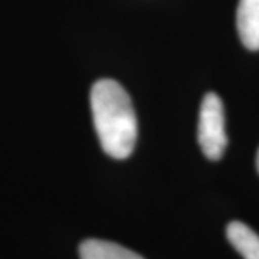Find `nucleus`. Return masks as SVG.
I'll return each instance as SVG.
<instances>
[{
	"instance_id": "1",
	"label": "nucleus",
	"mask_w": 259,
	"mask_h": 259,
	"mask_svg": "<svg viewBox=\"0 0 259 259\" xmlns=\"http://www.w3.org/2000/svg\"><path fill=\"white\" fill-rule=\"evenodd\" d=\"M91 110L102 150L122 160L137 141V118L127 91L114 79H100L91 90Z\"/></svg>"
},
{
	"instance_id": "6",
	"label": "nucleus",
	"mask_w": 259,
	"mask_h": 259,
	"mask_svg": "<svg viewBox=\"0 0 259 259\" xmlns=\"http://www.w3.org/2000/svg\"><path fill=\"white\" fill-rule=\"evenodd\" d=\"M256 168H258V171H259V150H258V156H256Z\"/></svg>"
},
{
	"instance_id": "3",
	"label": "nucleus",
	"mask_w": 259,
	"mask_h": 259,
	"mask_svg": "<svg viewBox=\"0 0 259 259\" xmlns=\"http://www.w3.org/2000/svg\"><path fill=\"white\" fill-rule=\"evenodd\" d=\"M236 28L243 47L259 51V0H239Z\"/></svg>"
},
{
	"instance_id": "4",
	"label": "nucleus",
	"mask_w": 259,
	"mask_h": 259,
	"mask_svg": "<svg viewBox=\"0 0 259 259\" xmlns=\"http://www.w3.org/2000/svg\"><path fill=\"white\" fill-rule=\"evenodd\" d=\"M226 236L232 246L238 250L243 259H259V235L248 225L231 222L226 228Z\"/></svg>"
},
{
	"instance_id": "2",
	"label": "nucleus",
	"mask_w": 259,
	"mask_h": 259,
	"mask_svg": "<svg viewBox=\"0 0 259 259\" xmlns=\"http://www.w3.org/2000/svg\"><path fill=\"white\" fill-rule=\"evenodd\" d=\"M197 140L203 154L209 160L214 161L222 158L228 146V137L225 131V108L218 94L204 95L199 114Z\"/></svg>"
},
{
	"instance_id": "5",
	"label": "nucleus",
	"mask_w": 259,
	"mask_h": 259,
	"mask_svg": "<svg viewBox=\"0 0 259 259\" xmlns=\"http://www.w3.org/2000/svg\"><path fill=\"white\" fill-rule=\"evenodd\" d=\"M81 259H144L139 253L118 243L101 239H88L79 246Z\"/></svg>"
}]
</instances>
